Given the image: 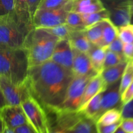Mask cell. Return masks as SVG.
<instances>
[{
  "label": "cell",
  "instance_id": "obj_37",
  "mask_svg": "<svg viewBox=\"0 0 133 133\" xmlns=\"http://www.w3.org/2000/svg\"><path fill=\"white\" fill-rule=\"evenodd\" d=\"M122 119L133 118V99L121 107Z\"/></svg>",
  "mask_w": 133,
  "mask_h": 133
},
{
  "label": "cell",
  "instance_id": "obj_34",
  "mask_svg": "<svg viewBox=\"0 0 133 133\" xmlns=\"http://www.w3.org/2000/svg\"><path fill=\"white\" fill-rule=\"evenodd\" d=\"M122 120L116 122L113 124L108 125H103L96 123V129L97 133H114L116 131L117 129L120 126Z\"/></svg>",
  "mask_w": 133,
  "mask_h": 133
},
{
  "label": "cell",
  "instance_id": "obj_43",
  "mask_svg": "<svg viewBox=\"0 0 133 133\" xmlns=\"http://www.w3.org/2000/svg\"><path fill=\"white\" fill-rule=\"evenodd\" d=\"M3 133H16V132H15V131H14V129L10 128V127H9L8 126H6V125H5Z\"/></svg>",
  "mask_w": 133,
  "mask_h": 133
},
{
  "label": "cell",
  "instance_id": "obj_25",
  "mask_svg": "<svg viewBox=\"0 0 133 133\" xmlns=\"http://www.w3.org/2000/svg\"><path fill=\"white\" fill-rule=\"evenodd\" d=\"M70 133H97L96 121L83 116L75 125Z\"/></svg>",
  "mask_w": 133,
  "mask_h": 133
},
{
  "label": "cell",
  "instance_id": "obj_15",
  "mask_svg": "<svg viewBox=\"0 0 133 133\" xmlns=\"http://www.w3.org/2000/svg\"><path fill=\"white\" fill-rule=\"evenodd\" d=\"M107 88L101 74H96L88 82L84 90L79 112L83 109L87 103L98 94L104 92Z\"/></svg>",
  "mask_w": 133,
  "mask_h": 133
},
{
  "label": "cell",
  "instance_id": "obj_26",
  "mask_svg": "<svg viewBox=\"0 0 133 133\" xmlns=\"http://www.w3.org/2000/svg\"><path fill=\"white\" fill-rule=\"evenodd\" d=\"M86 27L95 24L99 22L103 21L106 18H110V13L107 9L98 12L81 14Z\"/></svg>",
  "mask_w": 133,
  "mask_h": 133
},
{
  "label": "cell",
  "instance_id": "obj_20",
  "mask_svg": "<svg viewBox=\"0 0 133 133\" xmlns=\"http://www.w3.org/2000/svg\"><path fill=\"white\" fill-rule=\"evenodd\" d=\"M88 55L94 71L97 74H100L103 69L106 55L105 48L92 44Z\"/></svg>",
  "mask_w": 133,
  "mask_h": 133
},
{
  "label": "cell",
  "instance_id": "obj_46",
  "mask_svg": "<svg viewBox=\"0 0 133 133\" xmlns=\"http://www.w3.org/2000/svg\"><path fill=\"white\" fill-rule=\"evenodd\" d=\"M114 133H125V132L123 131V130L120 127V126H119V127L117 129L116 131Z\"/></svg>",
  "mask_w": 133,
  "mask_h": 133
},
{
  "label": "cell",
  "instance_id": "obj_27",
  "mask_svg": "<svg viewBox=\"0 0 133 133\" xmlns=\"http://www.w3.org/2000/svg\"><path fill=\"white\" fill-rule=\"evenodd\" d=\"M44 29L49 33L52 34L60 39H68L70 33L74 30H76L68 25L66 23H62L54 27Z\"/></svg>",
  "mask_w": 133,
  "mask_h": 133
},
{
  "label": "cell",
  "instance_id": "obj_19",
  "mask_svg": "<svg viewBox=\"0 0 133 133\" xmlns=\"http://www.w3.org/2000/svg\"><path fill=\"white\" fill-rule=\"evenodd\" d=\"M127 63V61H123L116 66L104 69L100 73L107 87L120 81Z\"/></svg>",
  "mask_w": 133,
  "mask_h": 133
},
{
  "label": "cell",
  "instance_id": "obj_36",
  "mask_svg": "<svg viewBox=\"0 0 133 133\" xmlns=\"http://www.w3.org/2000/svg\"><path fill=\"white\" fill-rule=\"evenodd\" d=\"M133 99V81L121 95V104L124 105Z\"/></svg>",
  "mask_w": 133,
  "mask_h": 133
},
{
  "label": "cell",
  "instance_id": "obj_18",
  "mask_svg": "<svg viewBox=\"0 0 133 133\" xmlns=\"http://www.w3.org/2000/svg\"><path fill=\"white\" fill-rule=\"evenodd\" d=\"M14 14L19 23L31 29L34 28L27 0H14Z\"/></svg>",
  "mask_w": 133,
  "mask_h": 133
},
{
  "label": "cell",
  "instance_id": "obj_6",
  "mask_svg": "<svg viewBox=\"0 0 133 133\" xmlns=\"http://www.w3.org/2000/svg\"><path fill=\"white\" fill-rule=\"evenodd\" d=\"M71 0L53 9H38L34 15V28H48L66 23L67 14L71 10Z\"/></svg>",
  "mask_w": 133,
  "mask_h": 133
},
{
  "label": "cell",
  "instance_id": "obj_16",
  "mask_svg": "<svg viewBox=\"0 0 133 133\" xmlns=\"http://www.w3.org/2000/svg\"><path fill=\"white\" fill-rule=\"evenodd\" d=\"M105 9L102 0H71L70 11L84 14L98 12Z\"/></svg>",
  "mask_w": 133,
  "mask_h": 133
},
{
  "label": "cell",
  "instance_id": "obj_39",
  "mask_svg": "<svg viewBox=\"0 0 133 133\" xmlns=\"http://www.w3.org/2000/svg\"><path fill=\"white\" fill-rule=\"evenodd\" d=\"M120 127L125 133H133V118L122 119Z\"/></svg>",
  "mask_w": 133,
  "mask_h": 133
},
{
  "label": "cell",
  "instance_id": "obj_35",
  "mask_svg": "<svg viewBox=\"0 0 133 133\" xmlns=\"http://www.w3.org/2000/svg\"><path fill=\"white\" fill-rule=\"evenodd\" d=\"M123 42L120 40V38L118 36L110 44H109L105 48L106 50L111 51L114 52V53H118V54L123 55Z\"/></svg>",
  "mask_w": 133,
  "mask_h": 133
},
{
  "label": "cell",
  "instance_id": "obj_33",
  "mask_svg": "<svg viewBox=\"0 0 133 133\" xmlns=\"http://www.w3.org/2000/svg\"><path fill=\"white\" fill-rule=\"evenodd\" d=\"M70 0H42L38 9H53L64 5Z\"/></svg>",
  "mask_w": 133,
  "mask_h": 133
},
{
  "label": "cell",
  "instance_id": "obj_10",
  "mask_svg": "<svg viewBox=\"0 0 133 133\" xmlns=\"http://www.w3.org/2000/svg\"><path fill=\"white\" fill-rule=\"evenodd\" d=\"M110 19L116 27L125 25L131 22V13L127 0H109Z\"/></svg>",
  "mask_w": 133,
  "mask_h": 133
},
{
  "label": "cell",
  "instance_id": "obj_21",
  "mask_svg": "<svg viewBox=\"0 0 133 133\" xmlns=\"http://www.w3.org/2000/svg\"><path fill=\"white\" fill-rule=\"evenodd\" d=\"M103 93L98 94L96 96L91 99L83 107L79 112L81 113L84 117L97 121L99 116V112L101 109V101L102 98Z\"/></svg>",
  "mask_w": 133,
  "mask_h": 133
},
{
  "label": "cell",
  "instance_id": "obj_24",
  "mask_svg": "<svg viewBox=\"0 0 133 133\" xmlns=\"http://www.w3.org/2000/svg\"><path fill=\"white\" fill-rule=\"evenodd\" d=\"M122 111L120 107L112 108L104 112L96 121V123L108 125L122 120Z\"/></svg>",
  "mask_w": 133,
  "mask_h": 133
},
{
  "label": "cell",
  "instance_id": "obj_47",
  "mask_svg": "<svg viewBox=\"0 0 133 133\" xmlns=\"http://www.w3.org/2000/svg\"><path fill=\"white\" fill-rule=\"evenodd\" d=\"M131 23H132L133 24V13L132 14H131V22H130Z\"/></svg>",
  "mask_w": 133,
  "mask_h": 133
},
{
  "label": "cell",
  "instance_id": "obj_12",
  "mask_svg": "<svg viewBox=\"0 0 133 133\" xmlns=\"http://www.w3.org/2000/svg\"><path fill=\"white\" fill-rule=\"evenodd\" d=\"M74 53L68 39H60L56 44L50 60L71 71Z\"/></svg>",
  "mask_w": 133,
  "mask_h": 133
},
{
  "label": "cell",
  "instance_id": "obj_13",
  "mask_svg": "<svg viewBox=\"0 0 133 133\" xmlns=\"http://www.w3.org/2000/svg\"><path fill=\"white\" fill-rule=\"evenodd\" d=\"M73 49V48H72ZM72 72L74 76H85L91 74H97L94 70L88 53L81 52L73 49Z\"/></svg>",
  "mask_w": 133,
  "mask_h": 133
},
{
  "label": "cell",
  "instance_id": "obj_23",
  "mask_svg": "<svg viewBox=\"0 0 133 133\" xmlns=\"http://www.w3.org/2000/svg\"><path fill=\"white\" fill-rule=\"evenodd\" d=\"M103 20L86 27L85 31L88 40L92 44L101 47Z\"/></svg>",
  "mask_w": 133,
  "mask_h": 133
},
{
  "label": "cell",
  "instance_id": "obj_7",
  "mask_svg": "<svg viewBox=\"0 0 133 133\" xmlns=\"http://www.w3.org/2000/svg\"><path fill=\"white\" fill-rule=\"evenodd\" d=\"M29 124L38 133H49L50 125L45 110L31 96L21 104Z\"/></svg>",
  "mask_w": 133,
  "mask_h": 133
},
{
  "label": "cell",
  "instance_id": "obj_42",
  "mask_svg": "<svg viewBox=\"0 0 133 133\" xmlns=\"http://www.w3.org/2000/svg\"><path fill=\"white\" fill-rule=\"evenodd\" d=\"M5 105H6V103H5V99H4L3 96L2 94V92L0 90V109L5 106Z\"/></svg>",
  "mask_w": 133,
  "mask_h": 133
},
{
  "label": "cell",
  "instance_id": "obj_3",
  "mask_svg": "<svg viewBox=\"0 0 133 133\" xmlns=\"http://www.w3.org/2000/svg\"><path fill=\"white\" fill-rule=\"evenodd\" d=\"M29 66L27 53L23 48H0V76L20 83L27 78Z\"/></svg>",
  "mask_w": 133,
  "mask_h": 133
},
{
  "label": "cell",
  "instance_id": "obj_17",
  "mask_svg": "<svg viewBox=\"0 0 133 133\" xmlns=\"http://www.w3.org/2000/svg\"><path fill=\"white\" fill-rule=\"evenodd\" d=\"M68 40L73 49L86 53H88L92 45L87 37L85 29L74 30L70 33Z\"/></svg>",
  "mask_w": 133,
  "mask_h": 133
},
{
  "label": "cell",
  "instance_id": "obj_14",
  "mask_svg": "<svg viewBox=\"0 0 133 133\" xmlns=\"http://www.w3.org/2000/svg\"><path fill=\"white\" fill-rule=\"evenodd\" d=\"M119 84H120V81L108 87L106 90L103 93L101 101L99 116L106 110L112 108L118 107L119 104L122 105L121 94L119 92Z\"/></svg>",
  "mask_w": 133,
  "mask_h": 133
},
{
  "label": "cell",
  "instance_id": "obj_29",
  "mask_svg": "<svg viewBox=\"0 0 133 133\" xmlns=\"http://www.w3.org/2000/svg\"><path fill=\"white\" fill-rule=\"evenodd\" d=\"M66 23L70 27L76 30H83L86 29L81 14L70 11L66 18Z\"/></svg>",
  "mask_w": 133,
  "mask_h": 133
},
{
  "label": "cell",
  "instance_id": "obj_8",
  "mask_svg": "<svg viewBox=\"0 0 133 133\" xmlns=\"http://www.w3.org/2000/svg\"><path fill=\"white\" fill-rule=\"evenodd\" d=\"M0 90L6 105H21L31 96L26 79L23 83H17L0 76Z\"/></svg>",
  "mask_w": 133,
  "mask_h": 133
},
{
  "label": "cell",
  "instance_id": "obj_22",
  "mask_svg": "<svg viewBox=\"0 0 133 133\" xmlns=\"http://www.w3.org/2000/svg\"><path fill=\"white\" fill-rule=\"evenodd\" d=\"M118 36V28L112 23L110 18L103 19L101 48H106Z\"/></svg>",
  "mask_w": 133,
  "mask_h": 133
},
{
  "label": "cell",
  "instance_id": "obj_38",
  "mask_svg": "<svg viewBox=\"0 0 133 133\" xmlns=\"http://www.w3.org/2000/svg\"><path fill=\"white\" fill-rule=\"evenodd\" d=\"M123 56L127 62L133 61V44H123Z\"/></svg>",
  "mask_w": 133,
  "mask_h": 133
},
{
  "label": "cell",
  "instance_id": "obj_40",
  "mask_svg": "<svg viewBox=\"0 0 133 133\" xmlns=\"http://www.w3.org/2000/svg\"><path fill=\"white\" fill-rule=\"evenodd\" d=\"M42 0H27L28 1V6L29 10L30 16H31V19H33L34 15L35 12L38 9V6L40 5V3L42 2Z\"/></svg>",
  "mask_w": 133,
  "mask_h": 133
},
{
  "label": "cell",
  "instance_id": "obj_28",
  "mask_svg": "<svg viewBox=\"0 0 133 133\" xmlns=\"http://www.w3.org/2000/svg\"><path fill=\"white\" fill-rule=\"evenodd\" d=\"M133 81V61L127 62L122 78L120 79L119 84V92L120 94L123 93L125 90L129 86Z\"/></svg>",
  "mask_w": 133,
  "mask_h": 133
},
{
  "label": "cell",
  "instance_id": "obj_45",
  "mask_svg": "<svg viewBox=\"0 0 133 133\" xmlns=\"http://www.w3.org/2000/svg\"><path fill=\"white\" fill-rule=\"evenodd\" d=\"M128 1L129 6L130 10H131V14L133 13V0H127Z\"/></svg>",
  "mask_w": 133,
  "mask_h": 133
},
{
  "label": "cell",
  "instance_id": "obj_41",
  "mask_svg": "<svg viewBox=\"0 0 133 133\" xmlns=\"http://www.w3.org/2000/svg\"><path fill=\"white\" fill-rule=\"evenodd\" d=\"M16 133H38L30 124H25L14 129Z\"/></svg>",
  "mask_w": 133,
  "mask_h": 133
},
{
  "label": "cell",
  "instance_id": "obj_1",
  "mask_svg": "<svg viewBox=\"0 0 133 133\" xmlns=\"http://www.w3.org/2000/svg\"><path fill=\"white\" fill-rule=\"evenodd\" d=\"M73 76L71 71L49 60L29 68L26 81L31 96L45 110L53 112L63 101Z\"/></svg>",
  "mask_w": 133,
  "mask_h": 133
},
{
  "label": "cell",
  "instance_id": "obj_9",
  "mask_svg": "<svg viewBox=\"0 0 133 133\" xmlns=\"http://www.w3.org/2000/svg\"><path fill=\"white\" fill-rule=\"evenodd\" d=\"M55 118L53 122H49V133H70L75 125L83 117L79 112H55Z\"/></svg>",
  "mask_w": 133,
  "mask_h": 133
},
{
  "label": "cell",
  "instance_id": "obj_4",
  "mask_svg": "<svg viewBox=\"0 0 133 133\" xmlns=\"http://www.w3.org/2000/svg\"><path fill=\"white\" fill-rule=\"evenodd\" d=\"M32 29L18 22L14 14L1 17L0 48L8 49L23 48L29 32Z\"/></svg>",
  "mask_w": 133,
  "mask_h": 133
},
{
  "label": "cell",
  "instance_id": "obj_5",
  "mask_svg": "<svg viewBox=\"0 0 133 133\" xmlns=\"http://www.w3.org/2000/svg\"><path fill=\"white\" fill-rule=\"evenodd\" d=\"M96 75L91 74L85 76H73L68 87L63 101L55 112H79L86 87L91 79Z\"/></svg>",
  "mask_w": 133,
  "mask_h": 133
},
{
  "label": "cell",
  "instance_id": "obj_31",
  "mask_svg": "<svg viewBox=\"0 0 133 133\" xmlns=\"http://www.w3.org/2000/svg\"><path fill=\"white\" fill-rule=\"evenodd\" d=\"M125 61L124 57L122 55L118 54V53H114L111 51L106 50V55H105V59L103 64V69L107 68L112 67V66H116L120 63L121 62Z\"/></svg>",
  "mask_w": 133,
  "mask_h": 133
},
{
  "label": "cell",
  "instance_id": "obj_30",
  "mask_svg": "<svg viewBox=\"0 0 133 133\" xmlns=\"http://www.w3.org/2000/svg\"><path fill=\"white\" fill-rule=\"evenodd\" d=\"M118 28V37L123 44H133V24L129 23Z\"/></svg>",
  "mask_w": 133,
  "mask_h": 133
},
{
  "label": "cell",
  "instance_id": "obj_32",
  "mask_svg": "<svg viewBox=\"0 0 133 133\" xmlns=\"http://www.w3.org/2000/svg\"><path fill=\"white\" fill-rule=\"evenodd\" d=\"M14 14V0H0V18Z\"/></svg>",
  "mask_w": 133,
  "mask_h": 133
},
{
  "label": "cell",
  "instance_id": "obj_11",
  "mask_svg": "<svg viewBox=\"0 0 133 133\" xmlns=\"http://www.w3.org/2000/svg\"><path fill=\"white\" fill-rule=\"evenodd\" d=\"M0 117L5 124L12 129L29 124L21 105H5L0 109Z\"/></svg>",
  "mask_w": 133,
  "mask_h": 133
},
{
  "label": "cell",
  "instance_id": "obj_44",
  "mask_svg": "<svg viewBox=\"0 0 133 133\" xmlns=\"http://www.w3.org/2000/svg\"><path fill=\"white\" fill-rule=\"evenodd\" d=\"M5 126V123H4L3 119H1V117H0V133H3Z\"/></svg>",
  "mask_w": 133,
  "mask_h": 133
},
{
  "label": "cell",
  "instance_id": "obj_2",
  "mask_svg": "<svg viewBox=\"0 0 133 133\" xmlns=\"http://www.w3.org/2000/svg\"><path fill=\"white\" fill-rule=\"evenodd\" d=\"M60 38L44 28H33L27 35L23 48L27 53L29 68L50 60Z\"/></svg>",
  "mask_w": 133,
  "mask_h": 133
}]
</instances>
